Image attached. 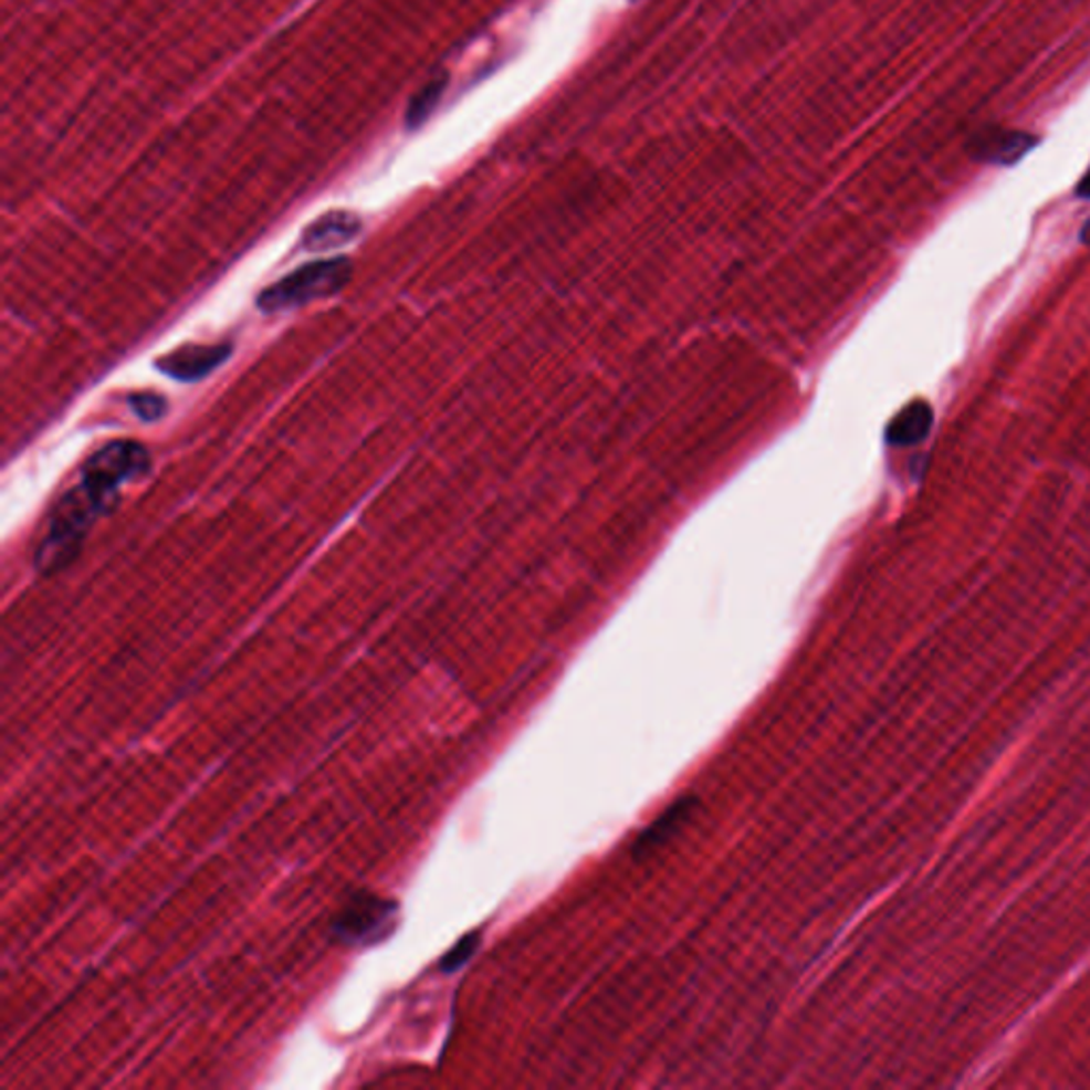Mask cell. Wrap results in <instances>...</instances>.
<instances>
[{
    "label": "cell",
    "instance_id": "obj_9",
    "mask_svg": "<svg viewBox=\"0 0 1090 1090\" xmlns=\"http://www.w3.org/2000/svg\"><path fill=\"white\" fill-rule=\"evenodd\" d=\"M933 427V409L926 402L908 405L889 427V441L892 446H916Z\"/></svg>",
    "mask_w": 1090,
    "mask_h": 1090
},
{
    "label": "cell",
    "instance_id": "obj_10",
    "mask_svg": "<svg viewBox=\"0 0 1090 1090\" xmlns=\"http://www.w3.org/2000/svg\"><path fill=\"white\" fill-rule=\"evenodd\" d=\"M480 944H482V935H480V931L467 933L457 946L452 947V950H448V954H446V956L441 958V963H439V970H441L443 974H457L460 967H464V965L473 958V954L478 952Z\"/></svg>",
    "mask_w": 1090,
    "mask_h": 1090
},
{
    "label": "cell",
    "instance_id": "obj_2",
    "mask_svg": "<svg viewBox=\"0 0 1090 1090\" xmlns=\"http://www.w3.org/2000/svg\"><path fill=\"white\" fill-rule=\"evenodd\" d=\"M149 467L151 459L142 443L130 439L109 441L86 460L82 484L107 516L119 503V486L144 478Z\"/></svg>",
    "mask_w": 1090,
    "mask_h": 1090
},
{
    "label": "cell",
    "instance_id": "obj_6",
    "mask_svg": "<svg viewBox=\"0 0 1090 1090\" xmlns=\"http://www.w3.org/2000/svg\"><path fill=\"white\" fill-rule=\"evenodd\" d=\"M1039 139L1029 133L1007 130V128H988L972 139V158L986 165L1012 167L1023 160Z\"/></svg>",
    "mask_w": 1090,
    "mask_h": 1090
},
{
    "label": "cell",
    "instance_id": "obj_8",
    "mask_svg": "<svg viewBox=\"0 0 1090 1090\" xmlns=\"http://www.w3.org/2000/svg\"><path fill=\"white\" fill-rule=\"evenodd\" d=\"M360 232V220L347 211H331L305 230L303 245L312 252H326L349 243Z\"/></svg>",
    "mask_w": 1090,
    "mask_h": 1090
},
{
    "label": "cell",
    "instance_id": "obj_3",
    "mask_svg": "<svg viewBox=\"0 0 1090 1090\" xmlns=\"http://www.w3.org/2000/svg\"><path fill=\"white\" fill-rule=\"evenodd\" d=\"M352 271V262L345 256L305 264L277 284L262 290L259 296L260 312L277 314L303 307L317 298H328L349 284Z\"/></svg>",
    "mask_w": 1090,
    "mask_h": 1090
},
{
    "label": "cell",
    "instance_id": "obj_4",
    "mask_svg": "<svg viewBox=\"0 0 1090 1090\" xmlns=\"http://www.w3.org/2000/svg\"><path fill=\"white\" fill-rule=\"evenodd\" d=\"M397 916V901L381 899L374 892H356L331 922V935L345 946H375L395 931Z\"/></svg>",
    "mask_w": 1090,
    "mask_h": 1090
},
{
    "label": "cell",
    "instance_id": "obj_11",
    "mask_svg": "<svg viewBox=\"0 0 1090 1090\" xmlns=\"http://www.w3.org/2000/svg\"><path fill=\"white\" fill-rule=\"evenodd\" d=\"M443 87H446L443 80L432 82V84H429V86L425 87V90L420 92V96H416V98L411 101V107H409V114H407V122H409L411 126H413V124H418V122H422L425 117H429V114L432 112V107H434V105H437V101L441 98Z\"/></svg>",
    "mask_w": 1090,
    "mask_h": 1090
},
{
    "label": "cell",
    "instance_id": "obj_7",
    "mask_svg": "<svg viewBox=\"0 0 1090 1090\" xmlns=\"http://www.w3.org/2000/svg\"><path fill=\"white\" fill-rule=\"evenodd\" d=\"M694 809H696L694 797H684V799L675 801L664 814H660L659 818L646 831L639 832V837L632 846V855L637 859H643V857L657 852L660 846H664L675 832L689 822Z\"/></svg>",
    "mask_w": 1090,
    "mask_h": 1090
},
{
    "label": "cell",
    "instance_id": "obj_14",
    "mask_svg": "<svg viewBox=\"0 0 1090 1090\" xmlns=\"http://www.w3.org/2000/svg\"><path fill=\"white\" fill-rule=\"evenodd\" d=\"M1080 241H1082L1084 245H1090V220L1087 224H1084V227H1082V232H1080Z\"/></svg>",
    "mask_w": 1090,
    "mask_h": 1090
},
{
    "label": "cell",
    "instance_id": "obj_1",
    "mask_svg": "<svg viewBox=\"0 0 1090 1090\" xmlns=\"http://www.w3.org/2000/svg\"><path fill=\"white\" fill-rule=\"evenodd\" d=\"M98 516L105 514L82 482L75 489L64 492L52 512L50 531L36 547V569L43 575H54L71 565L86 542L87 531Z\"/></svg>",
    "mask_w": 1090,
    "mask_h": 1090
},
{
    "label": "cell",
    "instance_id": "obj_13",
    "mask_svg": "<svg viewBox=\"0 0 1090 1090\" xmlns=\"http://www.w3.org/2000/svg\"><path fill=\"white\" fill-rule=\"evenodd\" d=\"M1076 197H1078V199H1090V167L1087 175L1080 179L1078 188H1076Z\"/></svg>",
    "mask_w": 1090,
    "mask_h": 1090
},
{
    "label": "cell",
    "instance_id": "obj_12",
    "mask_svg": "<svg viewBox=\"0 0 1090 1090\" xmlns=\"http://www.w3.org/2000/svg\"><path fill=\"white\" fill-rule=\"evenodd\" d=\"M130 409L135 411V416L144 422H154V420H160L165 413H167V401L158 395H151V392H142V395H133L130 397Z\"/></svg>",
    "mask_w": 1090,
    "mask_h": 1090
},
{
    "label": "cell",
    "instance_id": "obj_5",
    "mask_svg": "<svg viewBox=\"0 0 1090 1090\" xmlns=\"http://www.w3.org/2000/svg\"><path fill=\"white\" fill-rule=\"evenodd\" d=\"M230 356V345H181L156 363V369L177 381H199Z\"/></svg>",
    "mask_w": 1090,
    "mask_h": 1090
}]
</instances>
